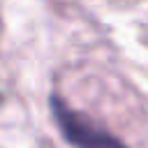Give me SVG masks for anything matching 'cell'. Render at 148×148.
<instances>
[{
	"instance_id": "cell-1",
	"label": "cell",
	"mask_w": 148,
	"mask_h": 148,
	"mask_svg": "<svg viewBox=\"0 0 148 148\" xmlns=\"http://www.w3.org/2000/svg\"><path fill=\"white\" fill-rule=\"evenodd\" d=\"M51 111L58 130L72 143L74 148H125L120 139H116L111 132L102 130L97 123H92L81 111L69 109L60 97H51Z\"/></svg>"
}]
</instances>
